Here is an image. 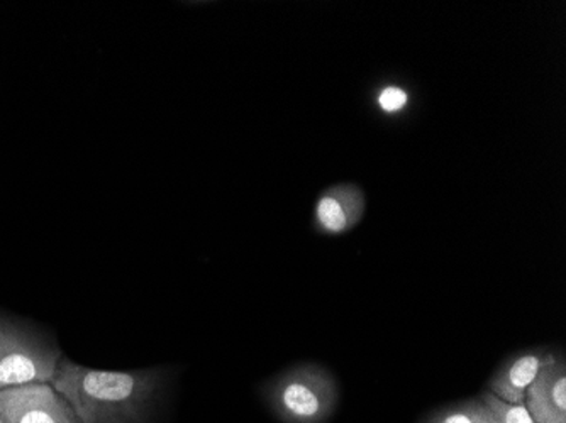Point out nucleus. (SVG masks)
Wrapping results in <instances>:
<instances>
[{
	"label": "nucleus",
	"mask_w": 566,
	"mask_h": 423,
	"mask_svg": "<svg viewBox=\"0 0 566 423\" xmlns=\"http://www.w3.org/2000/svg\"><path fill=\"white\" fill-rule=\"evenodd\" d=\"M0 423H4V420L0 419Z\"/></svg>",
	"instance_id": "nucleus-11"
},
{
	"label": "nucleus",
	"mask_w": 566,
	"mask_h": 423,
	"mask_svg": "<svg viewBox=\"0 0 566 423\" xmlns=\"http://www.w3.org/2000/svg\"><path fill=\"white\" fill-rule=\"evenodd\" d=\"M421 423H495L482 399H470L432 410Z\"/></svg>",
	"instance_id": "nucleus-8"
},
{
	"label": "nucleus",
	"mask_w": 566,
	"mask_h": 423,
	"mask_svg": "<svg viewBox=\"0 0 566 423\" xmlns=\"http://www.w3.org/2000/svg\"><path fill=\"white\" fill-rule=\"evenodd\" d=\"M367 197L355 183L333 184L314 207V225L321 234L343 235L364 221Z\"/></svg>",
	"instance_id": "nucleus-6"
},
{
	"label": "nucleus",
	"mask_w": 566,
	"mask_h": 423,
	"mask_svg": "<svg viewBox=\"0 0 566 423\" xmlns=\"http://www.w3.org/2000/svg\"><path fill=\"white\" fill-rule=\"evenodd\" d=\"M263 402L282 423H326L339 403V388L323 366L302 362L263 383Z\"/></svg>",
	"instance_id": "nucleus-2"
},
{
	"label": "nucleus",
	"mask_w": 566,
	"mask_h": 423,
	"mask_svg": "<svg viewBox=\"0 0 566 423\" xmlns=\"http://www.w3.org/2000/svg\"><path fill=\"white\" fill-rule=\"evenodd\" d=\"M480 399L494 416L495 423H536L524 403H507L491 391H482Z\"/></svg>",
	"instance_id": "nucleus-9"
},
{
	"label": "nucleus",
	"mask_w": 566,
	"mask_h": 423,
	"mask_svg": "<svg viewBox=\"0 0 566 423\" xmlns=\"http://www.w3.org/2000/svg\"><path fill=\"white\" fill-rule=\"evenodd\" d=\"M170 377L168 368L106 371L63 356L51 387L81 423H157Z\"/></svg>",
	"instance_id": "nucleus-1"
},
{
	"label": "nucleus",
	"mask_w": 566,
	"mask_h": 423,
	"mask_svg": "<svg viewBox=\"0 0 566 423\" xmlns=\"http://www.w3.org/2000/svg\"><path fill=\"white\" fill-rule=\"evenodd\" d=\"M0 419L4 423H81L51 383L0 390Z\"/></svg>",
	"instance_id": "nucleus-4"
},
{
	"label": "nucleus",
	"mask_w": 566,
	"mask_h": 423,
	"mask_svg": "<svg viewBox=\"0 0 566 423\" xmlns=\"http://www.w3.org/2000/svg\"><path fill=\"white\" fill-rule=\"evenodd\" d=\"M62 358L51 334L0 314V390L51 383Z\"/></svg>",
	"instance_id": "nucleus-3"
},
{
	"label": "nucleus",
	"mask_w": 566,
	"mask_h": 423,
	"mask_svg": "<svg viewBox=\"0 0 566 423\" xmlns=\"http://www.w3.org/2000/svg\"><path fill=\"white\" fill-rule=\"evenodd\" d=\"M524 405L536 423H566V361L563 356L539 371L526 390Z\"/></svg>",
	"instance_id": "nucleus-7"
},
{
	"label": "nucleus",
	"mask_w": 566,
	"mask_h": 423,
	"mask_svg": "<svg viewBox=\"0 0 566 423\" xmlns=\"http://www.w3.org/2000/svg\"><path fill=\"white\" fill-rule=\"evenodd\" d=\"M377 104L385 114L402 113L409 104V94L399 85H387L378 94Z\"/></svg>",
	"instance_id": "nucleus-10"
},
{
	"label": "nucleus",
	"mask_w": 566,
	"mask_h": 423,
	"mask_svg": "<svg viewBox=\"0 0 566 423\" xmlns=\"http://www.w3.org/2000/svg\"><path fill=\"white\" fill-rule=\"evenodd\" d=\"M562 355L553 349L534 348L509 356L486 383L497 399L507 403H524L526 390L546 366L553 364Z\"/></svg>",
	"instance_id": "nucleus-5"
}]
</instances>
